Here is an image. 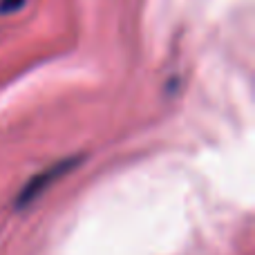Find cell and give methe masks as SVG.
Listing matches in <instances>:
<instances>
[{
	"instance_id": "1",
	"label": "cell",
	"mask_w": 255,
	"mask_h": 255,
	"mask_svg": "<svg viewBox=\"0 0 255 255\" xmlns=\"http://www.w3.org/2000/svg\"><path fill=\"white\" fill-rule=\"evenodd\" d=\"M79 163H81V157H67V159H61V161L52 163V166L45 168V170H40L38 175H34L25 186H22V190L16 197V206L18 208L29 206V204L36 202L49 186H54L58 179H63V177H65L70 170H74Z\"/></svg>"
}]
</instances>
